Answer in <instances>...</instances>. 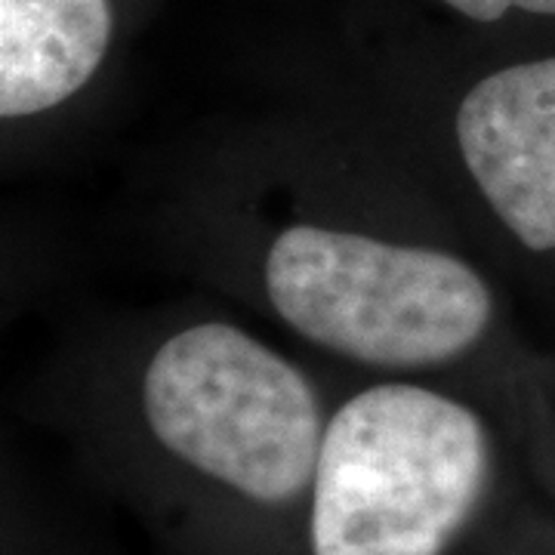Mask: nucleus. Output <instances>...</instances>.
Segmentation results:
<instances>
[{"instance_id": "0eeeda50", "label": "nucleus", "mask_w": 555, "mask_h": 555, "mask_svg": "<svg viewBox=\"0 0 555 555\" xmlns=\"http://www.w3.org/2000/svg\"><path fill=\"white\" fill-rule=\"evenodd\" d=\"M485 555H555L553 534L531 521L528 513L513 509L496 525V531L485 546Z\"/></svg>"}, {"instance_id": "423d86ee", "label": "nucleus", "mask_w": 555, "mask_h": 555, "mask_svg": "<svg viewBox=\"0 0 555 555\" xmlns=\"http://www.w3.org/2000/svg\"><path fill=\"white\" fill-rule=\"evenodd\" d=\"M346 31L441 47L555 40V0H346Z\"/></svg>"}, {"instance_id": "f03ea898", "label": "nucleus", "mask_w": 555, "mask_h": 555, "mask_svg": "<svg viewBox=\"0 0 555 555\" xmlns=\"http://www.w3.org/2000/svg\"><path fill=\"white\" fill-rule=\"evenodd\" d=\"M334 389L185 302L75 339L35 411L173 555H297Z\"/></svg>"}, {"instance_id": "39448f33", "label": "nucleus", "mask_w": 555, "mask_h": 555, "mask_svg": "<svg viewBox=\"0 0 555 555\" xmlns=\"http://www.w3.org/2000/svg\"><path fill=\"white\" fill-rule=\"evenodd\" d=\"M164 0H0V133L13 160L108 93Z\"/></svg>"}, {"instance_id": "f257e3e1", "label": "nucleus", "mask_w": 555, "mask_h": 555, "mask_svg": "<svg viewBox=\"0 0 555 555\" xmlns=\"http://www.w3.org/2000/svg\"><path fill=\"white\" fill-rule=\"evenodd\" d=\"M160 257L337 371L448 383L518 426L553 356L506 278L379 139L297 100L201 142L152 210Z\"/></svg>"}, {"instance_id": "7ed1b4c3", "label": "nucleus", "mask_w": 555, "mask_h": 555, "mask_svg": "<svg viewBox=\"0 0 555 555\" xmlns=\"http://www.w3.org/2000/svg\"><path fill=\"white\" fill-rule=\"evenodd\" d=\"M299 83L396 152L506 281L555 297V40L485 50L343 28Z\"/></svg>"}, {"instance_id": "6e6552de", "label": "nucleus", "mask_w": 555, "mask_h": 555, "mask_svg": "<svg viewBox=\"0 0 555 555\" xmlns=\"http://www.w3.org/2000/svg\"><path fill=\"white\" fill-rule=\"evenodd\" d=\"M553 364H555V352H553Z\"/></svg>"}, {"instance_id": "20e7f679", "label": "nucleus", "mask_w": 555, "mask_h": 555, "mask_svg": "<svg viewBox=\"0 0 555 555\" xmlns=\"http://www.w3.org/2000/svg\"><path fill=\"white\" fill-rule=\"evenodd\" d=\"M518 456L516 420L485 398L436 379L346 374L297 555H485L516 509Z\"/></svg>"}]
</instances>
